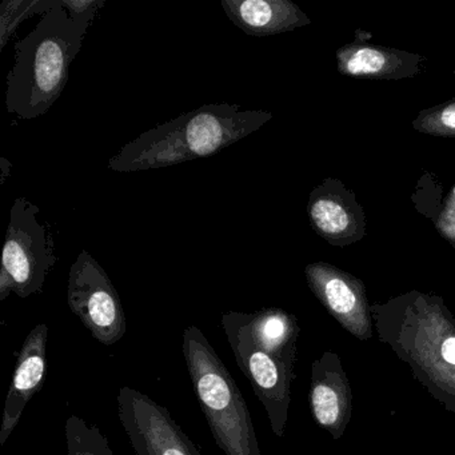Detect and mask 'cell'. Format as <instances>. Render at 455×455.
I'll list each match as a JSON object with an SVG mask.
<instances>
[{"mask_svg": "<svg viewBox=\"0 0 455 455\" xmlns=\"http://www.w3.org/2000/svg\"><path fill=\"white\" fill-rule=\"evenodd\" d=\"M442 356L447 363L455 366V338L444 340L443 346H442Z\"/></svg>", "mask_w": 455, "mask_h": 455, "instance_id": "d6986e66", "label": "cell"}, {"mask_svg": "<svg viewBox=\"0 0 455 455\" xmlns=\"http://www.w3.org/2000/svg\"><path fill=\"white\" fill-rule=\"evenodd\" d=\"M47 324H38L31 330L20 348L0 425L2 447L20 425L26 404L44 387L47 372Z\"/></svg>", "mask_w": 455, "mask_h": 455, "instance_id": "8fae6325", "label": "cell"}, {"mask_svg": "<svg viewBox=\"0 0 455 455\" xmlns=\"http://www.w3.org/2000/svg\"><path fill=\"white\" fill-rule=\"evenodd\" d=\"M68 455H114L100 427L89 425L78 415H71L65 425Z\"/></svg>", "mask_w": 455, "mask_h": 455, "instance_id": "4fadbf2b", "label": "cell"}, {"mask_svg": "<svg viewBox=\"0 0 455 455\" xmlns=\"http://www.w3.org/2000/svg\"><path fill=\"white\" fill-rule=\"evenodd\" d=\"M371 34L356 30L351 44L337 50V70L340 76L371 81H401L415 78L425 71L423 55L371 44Z\"/></svg>", "mask_w": 455, "mask_h": 455, "instance_id": "9c48e42d", "label": "cell"}, {"mask_svg": "<svg viewBox=\"0 0 455 455\" xmlns=\"http://www.w3.org/2000/svg\"><path fill=\"white\" fill-rule=\"evenodd\" d=\"M57 4L58 0H4L0 4V52H4L20 23L34 15L46 14Z\"/></svg>", "mask_w": 455, "mask_h": 455, "instance_id": "5bb4252c", "label": "cell"}, {"mask_svg": "<svg viewBox=\"0 0 455 455\" xmlns=\"http://www.w3.org/2000/svg\"><path fill=\"white\" fill-rule=\"evenodd\" d=\"M68 302L92 338L102 345H116L126 334L121 297L110 276L86 250L71 265Z\"/></svg>", "mask_w": 455, "mask_h": 455, "instance_id": "8992f818", "label": "cell"}, {"mask_svg": "<svg viewBox=\"0 0 455 455\" xmlns=\"http://www.w3.org/2000/svg\"><path fill=\"white\" fill-rule=\"evenodd\" d=\"M311 291L324 307L356 335H370L369 305L361 279L326 262L305 268Z\"/></svg>", "mask_w": 455, "mask_h": 455, "instance_id": "30bf717a", "label": "cell"}, {"mask_svg": "<svg viewBox=\"0 0 455 455\" xmlns=\"http://www.w3.org/2000/svg\"><path fill=\"white\" fill-rule=\"evenodd\" d=\"M307 215L313 230L331 246L343 249L366 235V214L356 194L335 178L311 191Z\"/></svg>", "mask_w": 455, "mask_h": 455, "instance_id": "ba28073f", "label": "cell"}, {"mask_svg": "<svg viewBox=\"0 0 455 455\" xmlns=\"http://www.w3.org/2000/svg\"><path fill=\"white\" fill-rule=\"evenodd\" d=\"M273 119L265 110L206 105L154 127L124 145L108 161L111 172H134L175 166L215 156Z\"/></svg>", "mask_w": 455, "mask_h": 455, "instance_id": "6da1fadb", "label": "cell"}, {"mask_svg": "<svg viewBox=\"0 0 455 455\" xmlns=\"http://www.w3.org/2000/svg\"><path fill=\"white\" fill-rule=\"evenodd\" d=\"M222 326L236 364L265 406L274 433L283 435L294 356L271 350L257 342L238 311L223 313Z\"/></svg>", "mask_w": 455, "mask_h": 455, "instance_id": "5b68a950", "label": "cell"}, {"mask_svg": "<svg viewBox=\"0 0 455 455\" xmlns=\"http://www.w3.org/2000/svg\"><path fill=\"white\" fill-rule=\"evenodd\" d=\"M311 407L314 417L319 425L331 428L337 425L342 417V396L337 388L332 387L331 383L314 378L313 388H311Z\"/></svg>", "mask_w": 455, "mask_h": 455, "instance_id": "2e32d148", "label": "cell"}, {"mask_svg": "<svg viewBox=\"0 0 455 455\" xmlns=\"http://www.w3.org/2000/svg\"><path fill=\"white\" fill-rule=\"evenodd\" d=\"M412 129L436 138H455V98L423 108L412 121Z\"/></svg>", "mask_w": 455, "mask_h": 455, "instance_id": "9a60e30c", "label": "cell"}, {"mask_svg": "<svg viewBox=\"0 0 455 455\" xmlns=\"http://www.w3.org/2000/svg\"><path fill=\"white\" fill-rule=\"evenodd\" d=\"M220 4L228 20L246 36H278L311 23L291 0H222Z\"/></svg>", "mask_w": 455, "mask_h": 455, "instance_id": "7c38bea8", "label": "cell"}, {"mask_svg": "<svg viewBox=\"0 0 455 455\" xmlns=\"http://www.w3.org/2000/svg\"><path fill=\"white\" fill-rule=\"evenodd\" d=\"M118 417L137 455H202L166 407L146 394L122 387Z\"/></svg>", "mask_w": 455, "mask_h": 455, "instance_id": "52a82bcc", "label": "cell"}, {"mask_svg": "<svg viewBox=\"0 0 455 455\" xmlns=\"http://www.w3.org/2000/svg\"><path fill=\"white\" fill-rule=\"evenodd\" d=\"M182 353L218 447L225 455H262L246 401L233 375L198 327H186Z\"/></svg>", "mask_w": 455, "mask_h": 455, "instance_id": "3957f363", "label": "cell"}, {"mask_svg": "<svg viewBox=\"0 0 455 455\" xmlns=\"http://www.w3.org/2000/svg\"><path fill=\"white\" fill-rule=\"evenodd\" d=\"M98 12L71 18L58 0L26 38L15 44V63L7 76L6 106L20 119L46 114L60 100L71 63Z\"/></svg>", "mask_w": 455, "mask_h": 455, "instance_id": "7a4b0ae2", "label": "cell"}, {"mask_svg": "<svg viewBox=\"0 0 455 455\" xmlns=\"http://www.w3.org/2000/svg\"><path fill=\"white\" fill-rule=\"evenodd\" d=\"M39 212L25 196L12 204L0 266V300L12 292L20 298L41 294L47 274L57 263L54 241L39 222Z\"/></svg>", "mask_w": 455, "mask_h": 455, "instance_id": "277c9868", "label": "cell"}, {"mask_svg": "<svg viewBox=\"0 0 455 455\" xmlns=\"http://www.w3.org/2000/svg\"><path fill=\"white\" fill-rule=\"evenodd\" d=\"M0 164H2V185H4V182H6L7 177H9L10 170H12V164H10L9 161H7L6 158L0 159Z\"/></svg>", "mask_w": 455, "mask_h": 455, "instance_id": "ffe728a7", "label": "cell"}, {"mask_svg": "<svg viewBox=\"0 0 455 455\" xmlns=\"http://www.w3.org/2000/svg\"><path fill=\"white\" fill-rule=\"evenodd\" d=\"M436 231L442 238L446 239L452 247H455V191L452 190L443 204H435L433 207V214L430 215Z\"/></svg>", "mask_w": 455, "mask_h": 455, "instance_id": "e0dca14e", "label": "cell"}, {"mask_svg": "<svg viewBox=\"0 0 455 455\" xmlns=\"http://www.w3.org/2000/svg\"><path fill=\"white\" fill-rule=\"evenodd\" d=\"M60 2L71 18L98 12L106 4V0H60Z\"/></svg>", "mask_w": 455, "mask_h": 455, "instance_id": "ac0fdd59", "label": "cell"}]
</instances>
